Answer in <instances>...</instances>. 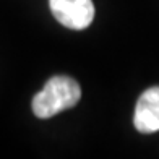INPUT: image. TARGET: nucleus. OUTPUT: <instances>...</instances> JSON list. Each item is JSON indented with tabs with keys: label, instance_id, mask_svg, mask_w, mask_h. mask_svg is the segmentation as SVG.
I'll return each instance as SVG.
<instances>
[{
	"label": "nucleus",
	"instance_id": "nucleus-1",
	"mask_svg": "<svg viewBox=\"0 0 159 159\" xmlns=\"http://www.w3.org/2000/svg\"><path fill=\"white\" fill-rule=\"evenodd\" d=\"M81 98V88L70 76L57 75L44 84L33 99V112L39 119H49L60 114L62 111L71 109Z\"/></svg>",
	"mask_w": 159,
	"mask_h": 159
},
{
	"label": "nucleus",
	"instance_id": "nucleus-2",
	"mask_svg": "<svg viewBox=\"0 0 159 159\" xmlns=\"http://www.w3.org/2000/svg\"><path fill=\"white\" fill-rule=\"evenodd\" d=\"M55 20L70 30H84L93 23V0H49Z\"/></svg>",
	"mask_w": 159,
	"mask_h": 159
},
{
	"label": "nucleus",
	"instance_id": "nucleus-3",
	"mask_svg": "<svg viewBox=\"0 0 159 159\" xmlns=\"http://www.w3.org/2000/svg\"><path fill=\"white\" fill-rule=\"evenodd\" d=\"M133 124L140 133L159 132V86L148 88L138 98Z\"/></svg>",
	"mask_w": 159,
	"mask_h": 159
}]
</instances>
